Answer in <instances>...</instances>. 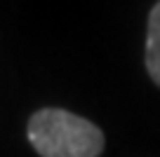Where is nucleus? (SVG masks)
<instances>
[{
	"label": "nucleus",
	"instance_id": "f257e3e1",
	"mask_svg": "<svg viewBox=\"0 0 160 157\" xmlns=\"http://www.w3.org/2000/svg\"><path fill=\"white\" fill-rule=\"evenodd\" d=\"M28 141L40 157H99L104 131L64 108H42L28 120Z\"/></svg>",
	"mask_w": 160,
	"mask_h": 157
},
{
	"label": "nucleus",
	"instance_id": "f03ea898",
	"mask_svg": "<svg viewBox=\"0 0 160 157\" xmlns=\"http://www.w3.org/2000/svg\"><path fill=\"white\" fill-rule=\"evenodd\" d=\"M146 70L160 87V0L151 7L148 31H146Z\"/></svg>",
	"mask_w": 160,
	"mask_h": 157
}]
</instances>
